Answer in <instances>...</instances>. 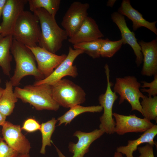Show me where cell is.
Segmentation results:
<instances>
[{"mask_svg":"<svg viewBox=\"0 0 157 157\" xmlns=\"http://www.w3.org/2000/svg\"><path fill=\"white\" fill-rule=\"evenodd\" d=\"M33 12L37 17L40 26L41 34L38 46L55 53L68 37L67 33L58 26L55 17L44 9H37Z\"/></svg>","mask_w":157,"mask_h":157,"instance_id":"1","label":"cell"},{"mask_svg":"<svg viewBox=\"0 0 157 157\" xmlns=\"http://www.w3.org/2000/svg\"><path fill=\"white\" fill-rule=\"evenodd\" d=\"M10 51L15 63L14 73L10 81L13 86H18L24 77L31 75L36 81L45 78L38 70L35 57L26 46L13 38Z\"/></svg>","mask_w":157,"mask_h":157,"instance_id":"2","label":"cell"},{"mask_svg":"<svg viewBox=\"0 0 157 157\" xmlns=\"http://www.w3.org/2000/svg\"><path fill=\"white\" fill-rule=\"evenodd\" d=\"M14 91L18 99L29 103L38 110L56 111L59 108L53 98L51 85H29L23 88L16 86Z\"/></svg>","mask_w":157,"mask_h":157,"instance_id":"3","label":"cell"},{"mask_svg":"<svg viewBox=\"0 0 157 157\" xmlns=\"http://www.w3.org/2000/svg\"><path fill=\"white\" fill-rule=\"evenodd\" d=\"M39 22L34 13L24 10L14 25L12 33L13 38L27 47L38 46L41 34Z\"/></svg>","mask_w":157,"mask_h":157,"instance_id":"4","label":"cell"},{"mask_svg":"<svg viewBox=\"0 0 157 157\" xmlns=\"http://www.w3.org/2000/svg\"><path fill=\"white\" fill-rule=\"evenodd\" d=\"M51 87L53 98L60 106L70 108L85 101L84 90L69 80L63 78Z\"/></svg>","mask_w":157,"mask_h":157,"instance_id":"5","label":"cell"},{"mask_svg":"<svg viewBox=\"0 0 157 157\" xmlns=\"http://www.w3.org/2000/svg\"><path fill=\"white\" fill-rule=\"evenodd\" d=\"M141 86L140 83L134 76H128L123 78H116L113 89L114 92L120 96L119 104L126 100L131 105V111L136 110L141 113L140 99H142L144 95L140 90Z\"/></svg>","mask_w":157,"mask_h":157,"instance_id":"6","label":"cell"},{"mask_svg":"<svg viewBox=\"0 0 157 157\" xmlns=\"http://www.w3.org/2000/svg\"><path fill=\"white\" fill-rule=\"evenodd\" d=\"M104 68L107 85L105 93L100 94L98 98L100 105L104 110L103 114L100 117L99 127L105 133L111 134L115 133V122L113 117V106L118 96L111 89L113 84L110 81V70L107 64H105Z\"/></svg>","mask_w":157,"mask_h":157,"instance_id":"7","label":"cell"},{"mask_svg":"<svg viewBox=\"0 0 157 157\" xmlns=\"http://www.w3.org/2000/svg\"><path fill=\"white\" fill-rule=\"evenodd\" d=\"M84 53L83 51L69 47V51L65 58L48 77L40 81H36L34 85L47 84L52 85L64 77L70 76L76 78L78 75L77 69L73 65L75 59L80 55Z\"/></svg>","mask_w":157,"mask_h":157,"instance_id":"8","label":"cell"},{"mask_svg":"<svg viewBox=\"0 0 157 157\" xmlns=\"http://www.w3.org/2000/svg\"><path fill=\"white\" fill-rule=\"evenodd\" d=\"M88 3L75 1L71 4L65 15L61 25L68 37H72L79 29L88 16L89 8Z\"/></svg>","mask_w":157,"mask_h":157,"instance_id":"9","label":"cell"},{"mask_svg":"<svg viewBox=\"0 0 157 157\" xmlns=\"http://www.w3.org/2000/svg\"><path fill=\"white\" fill-rule=\"evenodd\" d=\"M113 116L115 120V133L119 135L129 133H143L154 125L151 121L135 114L125 115L114 113Z\"/></svg>","mask_w":157,"mask_h":157,"instance_id":"10","label":"cell"},{"mask_svg":"<svg viewBox=\"0 0 157 157\" xmlns=\"http://www.w3.org/2000/svg\"><path fill=\"white\" fill-rule=\"evenodd\" d=\"M2 127V138L8 146L19 154L29 153L31 144L22 133L20 125L6 121Z\"/></svg>","mask_w":157,"mask_h":157,"instance_id":"11","label":"cell"},{"mask_svg":"<svg viewBox=\"0 0 157 157\" xmlns=\"http://www.w3.org/2000/svg\"><path fill=\"white\" fill-rule=\"evenodd\" d=\"M27 47L33 53L37 64L38 69L45 78L52 73L67 56L66 54L57 55L38 46Z\"/></svg>","mask_w":157,"mask_h":157,"instance_id":"12","label":"cell"},{"mask_svg":"<svg viewBox=\"0 0 157 157\" xmlns=\"http://www.w3.org/2000/svg\"><path fill=\"white\" fill-rule=\"evenodd\" d=\"M27 2L26 0H7L2 15L1 35L3 36L12 35L15 23Z\"/></svg>","mask_w":157,"mask_h":157,"instance_id":"13","label":"cell"},{"mask_svg":"<svg viewBox=\"0 0 157 157\" xmlns=\"http://www.w3.org/2000/svg\"><path fill=\"white\" fill-rule=\"evenodd\" d=\"M104 133L100 129H96L89 132L76 131L73 136L78 138V141L76 143L70 142L68 146L69 151L74 154L72 157H84L85 154L88 152L91 144ZM56 147L59 157H67L57 147Z\"/></svg>","mask_w":157,"mask_h":157,"instance_id":"14","label":"cell"},{"mask_svg":"<svg viewBox=\"0 0 157 157\" xmlns=\"http://www.w3.org/2000/svg\"><path fill=\"white\" fill-rule=\"evenodd\" d=\"M111 18L120 30L123 44H128L133 50L136 57L135 63L137 66L139 67L143 61V56L134 33L131 31L127 26L123 15L118 12H114L112 14Z\"/></svg>","mask_w":157,"mask_h":157,"instance_id":"15","label":"cell"},{"mask_svg":"<svg viewBox=\"0 0 157 157\" xmlns=\"http://www.w3.org/2000/svg\"><path fill=\"white\" fill-rule=\"evenodd\" d=\"M143 56V65L141 72L142 75L151 76L157 74V39L149 42L139 41Z\"/></svg>","mask_w":157,"mask_h":157,"instance_id":"16","label":"cell"},{"mask_svg":"<svg viewBox=\"0 0 157 157\" xmlns=\"http://www.w3.org/2000/svg\"><path fill=\"white\" fill-rule=\"evenodd\" d=\"M104 37L95 20L88 16L78 30L69 38L68 41L74 45L94 41Z\"/></svg>","mask_w":157,"mask_h":157,"instance_id":"17","label":"cell"},{"mask_svg":"<svg viewBox=\"0 0 157 157\" xmlns=\"http://www.w3.org/2000/svg\"><path fill=\"white\" fill-rule=\"evenodd\" d=\"M120 14L126 16L132 22L133 30L145 27L157 35V29L156 26V21L150 22L145 19L142 15L131 6L129 0L122 1L118 10Z\"/></svg>","mask_w":157,"mask_h":157,"instance_id":"18","label":"cell"},{"mask_svg":"<svg viewBox=\"0 0 157 157\" xmlns=\"http://www.w3.org/2000/svg\"><path fill=\"white\" fill-rule=\"evenodd\" d=\"M157 134V126L155 125L151 128L147 130L138 139L129 140L127 145L117 147L116 151L125 155L126 157H133V153L136 151L138 147L143 143H148L154 147L157 146L154 139Z\"/></svg>","mask_w":157,"mask_h":157,"instance_id":"19","label":"cell"},{"mask_svg":"<svg viewBox=\"0 0 157 157\" xmlns=\"http://www.w3.org/2000/svg\"><path fill=\"white\" fill-rule=\"evenodd\" d=\"M13 40L12 35L3 36L0 34V67L4 74L8 76L11 69L12 56L10 51Z\"/></svg>","mask_w":157,"mask_h":157,"instance_id":"20","label":"cell"},{"mask_svg":"<svg viewBox=\"0 0 157 157\" xmlns=\"http://www.w3.org/2000/svg\"><path fill=\"white\" fill-rule=\"evenodd\" d=\"M13 87L10 80L7 81L0 99V112L6 117L13 113L18 99Z\"/></svg>","mask_w":157,"mask_h":157,"instance_id":"21","label":"cell"},{"mask_svg":"<svg viewBox=\"0 0 157 157\" xmlns=\"http://www.w3.org/2000/svg\"><path fill=\"white\" fill-rule=\"evenodd\" d=\"M103 110L101 105L84 106L77 105L70 108L63 115L58 117V126L64 124L66 125L69 124L72 120L80 114L85 112H100Z\"/></svg>","mask_w":157,"mask_h":157,"instance_id":"22","label":"cell"},{"mask_svg":"<svg viewBox=\"0 0 157 157\" xmlns=\"http://www.w3.org/2000/svg\"><path fill=\"white\" fill-rule=\"evenodd\" d=\"M29 7L33 12L38 8H43L50 15L55 17L61 2L60 0H28Z\"/></svg>","mask_w":157,"mask_h":157,"instance_id":"23","label":"cell"},{"mask_svg":"<svg viewBox=\"0 0 157 157\" xmlns=\"http://www.w3.org/2000/svg\"><path fill=\"white\" fill-rule=\"evenodd\" d=\"M140 102L141 114L146 119L157 122V96L147 97L144 95Z\"/></svg>","mask_w":157,"mask_h":157,"instance_id":"24","label":"cell"},{"mask_svg":"<svg viewBox=\"0 0 157 157\" xmlns=\"http://www.w3.org/2000/svg\"><path fill=\"white\" fill-rule=\"evenodd\" d=\"M57 121L55 118L53 117L51 120L41 124L40 130L42 135V145L40 153L42 154H45L47 146H51V138Z\"/></svg>","mask_w":157,"mask_h":157,"instance_id":"25","label":"cell"},{"mask_svg":"<svg viewBox=\"0 0 157 157\" xmlns=\"http://www.w3.org/2000/svg\"><path fill=\"white\" fill-rule=\"evenodd\" d=\"M104 39L100 38L91 41L74 44V49L83 51L84 53L94 59L99 58L100 51Z\"/></svg>","mask_w":157,"mask_h":157,"instance_id":"26","label":"cell"},{"mask_svg":"<svg viewBox=\"0 0 157 157\" xmlns=\"http://www.w3.org/2000/svg\"><path fill=\"white\" fill-rule=\"evenodd\" d=\"M122 44L121 39L116 41H111L107 38L104 39L100 49V56L112 57L120 49Z\"/></svg>","mask_w":157,"mask_h":157,"instance_id":"27","label":"cell"},{"mask_svg":"<svg viewBox=\"0 0 157 157\" xmlns=\"http://www.w3.org/2000/svg\"><path fill=\"white\" fill-rule=\"evenodd\" d=\"M142 85L141 87L143 88L140 91L148 93V97H154L157 95V74L154 76V79L151 82H147L145 81H141Z\"/></svg>","mask_w":157,"mask_h":157,"instance_id":"28","label":"cell"},{"mask_svg":"<svg viewBox=\"0 0 157 157\" xmlns=\"http://www.w3.org/2000/svg\"><path fill=\"white\" fill-rule=\"evenodd\" d=\"M19 153L10 147L2 138H0V157H17Z\"/></svg>","mask_w":157,"mask_h":157,"instance_id":"29","label":"cell"},{"mask_svg":"<svg viewBox=\"0 0 157 157\" xmlns=\"http://www.w3.org/2000/svg\"><path fill=\"white\" fill-rule=\"evenodd\" d=\"M41 125L35 119L29 118L24 122L22 129L28 133H32L40 130Z\"/></svg>","mask_w":157,"mask_h":157,"instance_id":"30","label":"cell"},{"mask_svg":"<svg viewBox=\"0 0 157 157\" xmlns=\"http://www.w3.org/2000/svg\"><path fill=\"white\" fill-rule=\"evenodd\" d=\"M154 146L147 143L144 146L138 148L140 155L138 157H154Z\"/></svg>","mask_w":157,"mask_h":157,"instance_id":"31","label":"cell"},{"mask_svg":"<svg viewBox=\"0 0 157 157\" xmlns=\"http://www.w3.org/2000/svg\"><path fill=\"white\" fill-rule=\"evenodd\" d=\"M7 0H0V18L2 15L3 11Z\"/></svg>","mask_w":157,"mask_h":157,"instance_id":"32","label":"cell"},{"mask_svg":"<svg viewBox=\"0 0 157 157\" xmlns=\"http://www.w3.org/2000/svg\"><path fill=\"white\" fill-rule=\"evenodd\" d=\"M6 117L0 112V126H2L4 124L6 121Z\"/></svg>","mask_w":157,"mask_h":157,"instance_id":"33","label":"cell"},{"mask_svg":"<svg viewBox=\"0 0 157 157\" xmlns=\"http://www.w3.org/2000/svg\"><path fill=\"white\" fill-rule=\"evenodd\" d=\"M116 1V0H108L107 2V6L110 7H112L113 6Z\"/></svg>","mask_w":157,"mask_h":157,"instance_id":"34","label":"cell"},{"mask_svg":"<svg viewBox=\"0 0 157 157\" xmlns=\"http://www.w3.org/2000/svg\"><path fill=\"white\" fill-rule=\"evenodd\" d=\"M113 157H123L122 154L121 153L115 152Z\"/></svg>","mask_w":157,"mask_h":157,"instance_id":"35","label":"cell"},{"mask_svg":"<svg viewBox=\"0 0 157 157\" xmlns=\"http://www.w3.org/2000/svg\"><path fill=\"white\" fill-rule=\"evenodd\" d=\"M17 157H31L29 154H19Z\"/></svg>","mask_w":157,"mask_h":157,"instance_id":"36","label":"cell"},{"mask_svg":"<svg viewBox=\"0 0 157 157\" xmlns=\"http://www.w3.org/2000/svg\"><path fill=\"white\" fill-rule=\"evenodd\" d=\"M3 89L0 86V99L3 92Z\"/></svg>","mask_w":157,"mask_h":157,"instance_id":"37","label":"cell"},{"mask_svg":"<svg viewBox=\"0 0 157 157\" xmlns=\"http://www.w3.org/2000/svg\"><path fill=\"white\" fill-rule=\"evenodd\" d=\"M1 79L0 78V84L1 83Z\"/></svg>","mask_w":157,"mask_h":157,"instance_id":"38","label":"cell"},{"mask_svg":"<svg viewBox=\"0 0 157 157\" xmlns=\"http://www.w3.org/2000/svg\"></svg>","mask_w":157,"mask_h":157,"instance_id":"39","label":"cell"},{"mask_svg":"<svg viewBox=\"0 0 157 157\" xmlns=\"http://www.w3.org/2000/svg\"></svg>","mask_w":157,"mask_h":157,"instance_id":"40","label":"cell"}]
</instances>
